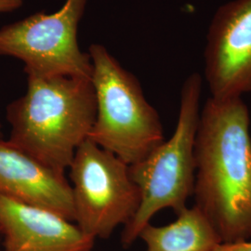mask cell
<instances>
[{
    "instance_id": "ba28073f",
    "label": "cell",
    "mask_w": 251,
    "mask_h": 251,
    "mask_svg": "<svg viewBox=\"0 0 251 251\" xmlns=\"http://www.w3.org/2000/svg\"><path fill=\"white\" fill-rule=\"evenodd\" d=\"M0 197L75 221L72 187L65 175L3 139L0 140Z\"/></svg>"
},
{
    "instance_id": "3957f363",
    "label": "cell",
    "mask_w": 251,
    "mask_h": 251,
    "mask_svg": "<svg viewBox=\"0 0 251 251\" xmlns=\"http://www.w3.org/2000/svg\"><path fill=\"white\" fill-rule=\"evenodd\" d=\"M203 79L191 74L180 92L179 117L175 131L142 161L129 166L130 176L141 191V205L126 225L121 241L126 248L139 238L152 217L165 208L179 214L194 195L196 181L195 145L200 117Z\"/></svg>"
},
{
    "instance_id": "277c9868",
    "label": "cell",
    "mask_w": 251,
    "mask_h": 251,
    "mask_svg": "<svg viewBox=\"0 0 251 251\" xmlns=\"http://www.w3.org/2000/svg\"><path fill=\"white\" fill-rule=\"evenodd\" d=\"M96 117L89 138L128 166L142 161L165 141L161 118L133 74L104 46L89 50Z\"/></svg>"
},
{
    "instance_id": "7a4b0ae2",
    "label": "cell",
    "mask_w": 251,
    "mask_h": 251,
    "mask_svg": "<svg viewBox=\"0 0 251 251\" xmlns=\"http://www.w3.org/2000/svg\"><path fill=\"white\" fill-rule=\"evenodd\" d=\"M96 98L90 78L27 75L25 93L7 107L10 144L65 174L90 134Z\"/></svg>"
},
{
    "instance_id": "5b68a950",
    "label": "cell",
    "mask_w": 251,
    "mask_h": 251,
    "mask_svg": "<svg viewBox=\"0 0 251 251\" xmlns=\"http://www.w3.org/2000/svg\"><path fill=\"white\" fill-rule=\"evenodd\" d=\"M75 223L94 239H107L118 226L128 225L141 205V191L129 166L87 139L69 167Z\"/></svg>"
},
{
    "instance_id": "8fae6325",
    "label": "cell",
    "mask_w": 251,
    "mask_h": 251,
    "mask_svg": "<svg viewBox=\"0 0 251 251\" xmlns=\"http://www.w3.org/2000/svg\"><path fill=\"white\" fill-rule=\"evenodd\" d=\"M213 251H251V240L221 242L216 246Z\"/></svg>"
},
{
    "instance_id": "6da1fadb",
    "label": "cell",
    "mask_w": 251,
    "mask_h": 251,
    "mask_svg": "<svg viewBox=\"0 0 251 251\" xmlns=\"http://www.w3.org/2000/svg\"><path fill=\"white\" fill-rule=\"evenodd\" d=\"M242 97H209L195 145V206L222 242L251 238V133Z\"/></svg>"
},
{
    "instance_id": "5bb4252c",
    "label": "cell",
    "mask_w": 251,
    "mask_h": 251,
    "mask_svg": "<svg viewBox=\"0 0 251 251\" xmlns=\"http://www.w3.org/2000/svg\"><path fill=\"white\" fill-rule=\"evenodd\" d=\"M0 240H1V233H0ZM0 251H1V250H0Z\"/></svg>"
},
{
    "instance_id": "9c48e42d",
    "label": "cell",
    "mask_w": 251,
    "mask_h": 251,
    "mask_svg": "<svg viewBox=\"0 0 251 251\" xmlns=\"http://www.w3.org/2000/svg\"><path fill=\"white\" fill-rule=\"evenodd\" d=\"M2 251H91L95 239L50 210L0 197Z\"/></svg>"
},
{
    "instance_id": "30bf717a",
    "label": "cell",
    "mask_w": 251,
    "mask_h": 251,
    "mask_svg": "<svg viewBox=\"0 0 251 251\" xmlns=\"http://www.w3.org/2000/svg\"><path fill=\"white\" fill-rule=\"evenodd\" d=\"M139 238L144 240L147 251H213L222 242L206 216L196 206L183 209L169 225H146Z\"/></svg>"
},
{
    "instance_id": "8992f818",
    "label": "cell",
    "mask_w": 251,
    "mask_h": 251,
    "mask_svg": "<svg viewBox=\"0 0 251 251\" xmlns=\"http://www.w3.org/2000/svg\"><path fill=\"white\" fill-rule=\"evenodd\" d=\"M88 2L65 0L53 13L37 12L0 28V56L22 61L26 75L90 79V54L81 50L77 40Z\"/></svg>"
},
{
    "instance_id": "7c38bea8",
    "label": "cell",
    "mask_w": 251,
    "mask_h": 251,
    "mask_svg": "<svg viewBox=\"0 0 251 251\" xmlns=\"http://www.w3.org/2000/svg\"><path fill=\"white\" fill-rule=\"evenodd\" d=\"M23 4L24 0H0V14L20 9Z\"/></svg>"
},
{
    "instance_id": "52a82bcc",
    "label": "cell",
    "mask_w": 251,
    "mask_h": 251,
    "mask_svg": "<svg viewBox=\"0 0 251 251\" xmlns=\"http://www.w3.org/2000/svg\"><path fill=\"white\" fill-rule=\"evenodd\" d=\"M204 74L212 98L251 93V0H231L216 10L206 33Z\"/></svg>"
},
{
    "instance_id": "4fadbf2b",
    "label": "cell",
    "mask_w": 251,
    "mask_h": 251,
    "mask_svg": "<svg viewBox=\"0 0 251 251\" xmlns=\"http://www.w3.org/2000/svg\"><path fill=\"white\" fill-rule=\"evenodd\" d=\"M2 139V131H1V126H0V140Z\"/></svg>"
}]
</instances>
